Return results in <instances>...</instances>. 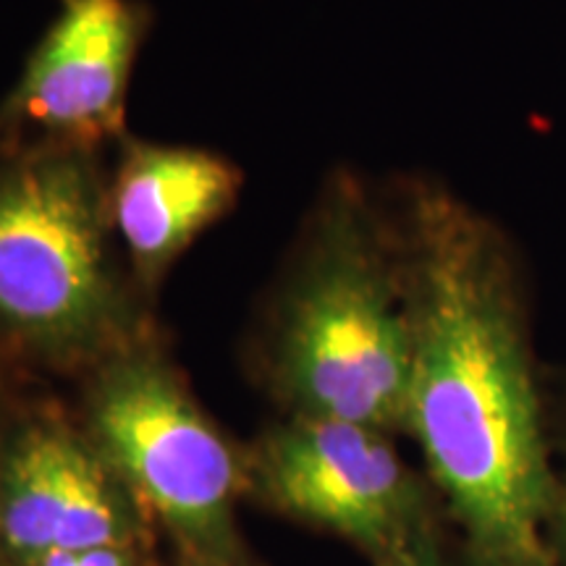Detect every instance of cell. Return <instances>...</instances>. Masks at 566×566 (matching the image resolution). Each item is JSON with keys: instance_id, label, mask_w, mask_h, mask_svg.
<instances>
[{"instance_id": "1", "label": "cell", "mask_w": 566, "mask_h": 566, "mask_svg": "<svg viewBox=\"0 0 566 566\" xmlns=\"http://www.w3.org/2000/svg\"><path fill=\"white\" fill-rule=\"evenodd\" d=\"M394 229L412 342L405 433L438 504L485 566H554V451L501 231L433 184Z\"/></svg>"}, {"instance_id": "2", "label": "cell", "mask_w": 566, "mask_h": 566, "mask_svg": "<svg viewBox=\"0 0 566 566\" xmlns=\"http://www.w3.org/2000/svg\"><path fill=\"white\" fill-rule=\"evenodd\" d=\"M271 370L292 415L405 433L412 342L396 229L331 184L279 289Z\"/></svg>"}, {"instance_id": "3", "label": "cell", "mask_w": 566, "mask_h": 566, "mask_svg": "<svg viewBox=\"0 0 566 566\" xmlns=\"http://www.w3.org/2000/svg\"><path fill=\"white\" fill-rule=\"evenodd\" d=\"M92 147L0 137V349L97 365L139 338Z\"/></svg>"}, {"instance_id": "4", "label": "cell", "mask_w": 566, "mask_h": 566, "mask_svg": "<svg viewBox=\"0 0 566 566\" xmlns=\"http://www.w3.org/2000/svg\"><path fill=\"white\" fill-rule=\"evenodd\" d=\"M92 367L84 399L92 446L197 564L239 566L237 457L174 367L139 338Z\"/></svg>"}, {"instance_id": "5", "label": "cell", "mask_w": 566, "mask_h": 566, "mask_svg": "<svg viewBox=\"0 0 566 566\" xmlns=\"http://www.w3.org/2000/svg\"><path fill=\"white\" fill-rule=\"evenodd\" d=\"M250 470L265 501L370 558L438 522L433 485L401 459L394 433L367 424L292 415L260 441Z\"/></svg>"}, {"instance_id": "6", "label": "cell", "mask_w": 566, "mask_h": 566, "mask_svg": "<svg viewBox=\"0 0 566 566\" xmlns=\"http://www.w3.org/2000/svg\"><path fill=\"white\" fill-rule=\"evenodd\" d=\"M134 493L87 433L34 412L0 436V551L32 566L55 551L129 546Z\"/></svg>"}, {"instance_id": "7", "label": "cell", "mask_w": 566, "mask_h": 566, "mask_svg": "<svg viewBox=\"0 0 566 566\" xmlns=\"http://www.w3.org/2000/svg\"><path fill=\"white\" fill-rule=\"evenodd\" d=\"M145 11L134 0H59L0 108V137L92 147L122 132Z\"/></svg>"}, {"instance_id": "8", "label": "cell", "mask_w": 566, "mask_h": 566, "mask_svg": "<svg viewBox=\"0 0 566 566\" xmlns=\"http://www.w3.org/2000/svg\"><path fill=\"white\" fill-rule=\"evenodd\" d=\"M242 174L221 155L129 142L111 181L113 231L145 286L237 202Z\"/></svg>"}, {"instance_id": "9", "label": "cell", "mask_w": 566, "mask_h": 566, "mask_svg": "<svg viewBox=\"0 0 566 566\" xmlns=\"http://www.w3.org/2000/svg\"><path fill=\"white\" fill-rule=\"evenodd\" d=\"M457 533V530H454ZM373 566H485L480 558L464 546V541L454 535L449 541L441 522L428 527L405 546L388 551V554L373 558Z\"/></svg>"}, {"instance_id": "10", "label": "cell", "mask_w": 566, "mask_h": 566, "mask_svg": "<svg viewBox=\"0 0 566 566\" xmlns=\"http://www.w3.org/2000/svg\"><path fill=\"white\" fill-rule=\"evenodd\" d=\"M556 488H554V506H551L546 543L548 556L554 566H566V438H564V459L556 462Z\"/></svg>"}, {"instance_id": "11", "label": "cell", "mask_w": 566, "mask_h": 566, "mask_svg": "<svg viewBox=\"0 0 566 566\" xmlns=\"http://www.w3.org/2000/svg\"><path fill=\"white\" fill-rule=\"evenodd\" d=\"M32 566H134L129 546H101L80 551H55Z\"/></svg>"}, {"instance_id": "12", "label": "cell", "mask_w": 566, "mask_h": 566, "mask_svg": "<svg viewBox=\"0 0 566 566\" xmlns=\"http://www.w3.org/2000/svg\"><path fill=\"white\" fill-rule=\"evenodd\" d=\"M0 436H3V415H0Z\"/></svg>"}]
</instances>
